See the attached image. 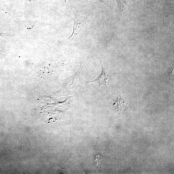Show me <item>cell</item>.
I'll use <instances>...</instances> for the list:
<instances>
[{
    "mask_svg": "<svg viewBox=\"0 0 174 174\" xmlns=\"http://www.w3.org/2000/svg\"><path fill=\"white\" fill-rule=\"evenodd\" d=\"M72 10L75 17L74 19L73 32L68 39H73L82 33L83 30L87 25V19L88 18V16H80L76 14L72 9Z\"/></svg>",
    "mask_w": 174,
    "mask_h": 174,
    "instance_id": "cell-1",
    "label": "cell"
},
{
    "mask_svg": "<svg viewBox=\"0 0 174 174\" xmlns=\"http://www.w3.org/2000/svg\"><path fill=\"white\" fill-rule=\"evenodd\" d=\"M101 62V61H100ZM102 64V71L101 74L95 80L90 82H87V83H97L99 84V88L101 86H104L107 90L108 86L109 85L110 80L107 74V70L104 66V64L101 62Z\"/></svg>",
    "mask_w": 174,
    "mask_h": 174,
    "instance_id": "cell-2",
    "label": "cell"
},
{
    "mask_svg": "<svg viewBox=\"0 0 174 174\" xmlns=\"http://www.w3.org/2000/svg\"><path fill=\"white\" fill-rule=\"evenodd\" d=\"M95 165L97 169H98L100 167L101 162V158L99 154L96 155L95 159Z\"/></svg>",
    "mask_w": 174,
    "mask_h": 174,
    "instance_id": "cell-3",
    "label": "cell"
},
{
    "mask_svg": "<svg viewBox=\"0 0 174 174\" xmlns=\"http://www.w3.org/2000/svg\"><path fill=\"white\" fill-rule=\"evenodd\" d=\"M100 1L104 3L106 5L110 7V4L109 0H99Z\"/></svg>",
    "mask_w": 174,
    "mask_h": 174,
    "instance_id": "cell-4",
    "label": "cell"
}]
</instances>
